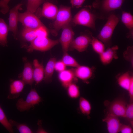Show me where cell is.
I'll return each mask as SVG.
<instances>
[{
	"label": "cell",
	"mask_w": 133,
	"mask_h": 133,
	"mask_svg": "<svg viewBox=\"0 0 133 133\" xmlns=\"http://www.w3.org/2000/svg\"><path fill=\"white\" fill-rule=\"evenodd\" d=\"M121 21L129 30L127 35L128 38H132L133 34V16L130 13L123 11L121 17Z\"/></svg>",
	"instance_id": "20"
},
{
	"label": "cell",
	"mask_w": 133,
	"mask_h": 133,
	"mask_svg": "<svg viewBox=\"0 0 133 133\" xmlns=\"http://www.w3.org/2000/svg\"><path fill=\"white\" fill-rule=\"evenodd\" d=\"M119 132L122 133H133V130L132 127L130 126L121 124Z\"/></svg>",
	"instance_id": "37"
},
{
	"label": "cell",
	"mask_w": 133,
	"mask_h": 133,
	"mask_svg": "<svg viewBox=\"0 0 133 133\" xmlns=\"http://www.w3.org/2000/svg\"><path fill=\"white\" fill-rule=\"evenodd\" d=\"M118 47L115 45L109 47L99 55L101 62L104 65L109 64L114 59L118 58L117 53Z\"/></svg>",
	"instance_id": "15"
},
{
	"label": "cell",
	"mask_w": 133,
	"mask_h": 133,
	"mask_svg": "<svg viewBox=\"0 0 133 133\" xmlns=\"http://www.w3.org/2000/svg\"><path fill=\"white\" fill-rule=\"evenodd\" d=\"M107 21L97 36V38L104 44L110 43L114 30L120 20L119 16L114 12L111 14L106 19Z\"/></svg>",
	"instance_id": "3"
},
{
	"label": "cell",
	"mask_w": 133,
	"mask_h": 133,
	"mask_svg": "<svg viewBox=\"0 0 133 133\" xmlns=\"http://www.w3.org/2000/svg\"><path fill=\"white\" fill-rule=\"evenodd\" d=\"M74 70L76 77L84 82L90 79L94 74L93 68L86 66L80 65L74 69Z\"/></svg>",
	"instance_id": "16"
},
{
	"label": "cell",
	"mask_w": 133,
	"mask_h": 133,
	"mask_svg": "<svg viewBox=\"0 0 133 133\" xmlns=\"http://www.w3.org/2000/svg\"><path fill=\"white\" fill-rule=\"evenodd\" d=\"M61 60L66 66L76 68L80 65L77 61L67 52L64 53Z\"/></svg>",
	"instance_id": "29"
},
{
	"label": "cell",
	"mask_w": 133,
	"mask_h": 133,
	"mask_svg": "<svg viewBox=\"0 0 133 133\" xmlns=\"http://www.w3.org/2000/svg\"><path fill=\"white\" fill-rule=\"evenodd\" d=\"M42 100V98L36 89L32 88L25 100L22 98L18 100L16 106L17 110L20 112L28 111L32 108L38 104Z\"/></svg>",
	"instance_id": "4"
},
{
	"label": "cell",
	"mask_w": 133,
	"mask_h": 133,
	"mask_svg": "<svg viewBox=\"0 0 133 133\" xmlns=\"http://www.w3.org/2000/svg\"><path fill=\"white\" fill-rule=\"evenodd\" d=\"M44 0H28L27 11L33 13L44 1Z\"/></svg>",
	"instance_id": "31"
},
{
	"label": "cell",
	"mask_w": 133,
	"mask_h": 133,
	"mask_svg": "<svg viewBox=\"0 0 133 133\" xmlns=\"http://www.w3.org/2000/svg\"><path fill=\"white\" fill-rule=\"evenodd\" d=\"M97 19H99L98 13L92 6L89 5L80 10L72 20L75 25L84 26L96 30L95 22Z\"/></svg>",
	"instance_id": "1"
},
{
	"label": "cell",
	"mask_w": 133,
	"mask_h": 133,
	"mask_svg": "<svg viewBox=\"0 0 133 133\" xmlns=\"http://www.w3.org/2000/svg\"><path fill=\"white\" fill-rule=\"evenodd\" d=\"M90 44L94 50L99 55L105 50L104 44L98 38L93 36Z\"/></svg>",
	"instance_id": "27"
},
{
	"label": "cell",
	"mask_w": 133,
	"mask_h": 133,
	"mask_svg": "<svg viewBox=\"0 0 133 133\" xmlns=\"http://www.w3.org/2000/svg\"><path fill=\"white\" fill-rule=\"evenodd\" d=\"M128 91L130 97V101L133 102V80L132 81L129 86Z\"/></svg>",
	"instance_id": "39"
},
{
	"label": "cell",
	"mask_w": 133,
	"mask_h": 133,
	"mask_svg": "<svg viewBox=\"0 0 133 133\" xmlns=\"http://www.w3.org/2000/svg\"><path fill=\"white\" fill-rule=\"evenodd\" d=\"M24 67L21 75V80L25 84L32 86L34 81L33 76V68L31 63L27 58H23Z\"/></svg>",
	"instance_id": "14"
},
{
	"label": "cell",
	"mask_w": 133,
	"mask_h": 133,
	"mask_svg": "<svg viewBox=\"0 0 133 133\" xmlns=\"http://www.w3.org/2000/svg\"><path fill=\"white\" fill-rule=\"evenodd\" d=\"M35 30L25 27L21 34L23 39L26 41L31 42L37 37Z\"/></svg>",
	"instance_id": "26"
},
{
	"label": "cell",
	"mask_w": 133,
	"mask_h": 133,
	"mask_svg": "<svg viewBox=\"0 0 133 133\" xmlns=\"http://www.w3.org/2000/svg\"><path fill=\"white\" fill-rule=\"evenodd\" d=\"M56 61V58H51L48 62L44 68L43 80L47 83H50L52 81V76L55 70V64Z\"/></svg>",
	"instance_id": "21"
},
{
	"label": "cell",
	"mask_w": 133,
	"mask_h": 133,
	"mask_svg": "<svg viewBox=\"0 0 133 133\" xmlns=\"http://www.w3.org/2000/svg\"><path fill=\"white\" fill-rule=\"evenodd\" d=\"M37 37H47L48 35L47 29L44 25L41 26L35 29Z\"/></svg>",
	"instance_id": "34"
},
{
	"label": "cell",
	"mask_w": 133,
	"mask_h": 133,
	"mask_svg": "<svg viewBox=\"0 0 133 133\" xmlns=\"http://www.w3.org/2000/svg\"><path fill=\"white\" fill-rule=\"evenodd\" d=\"M9 121L12 126H15L16 127L20 133H33L30 128L25 124L18 123L12 119L9 120Z\"/></svg>",
	"instance_id": "30"
},
{
	"label": "cell",
	"mask_w": 133,
	"mask_h": 133,
	"mask_svg": "<svg viewBox=\"0 0 133 133\" xmlns=\"http://www.w3.org/2000/svg\"><path fill=\"white\" fill-rule=\"evenodd\" d=\"M55 5L48 2L43 4L41 11L42 16L50 19H55L58 11Z\"/></svg>",
	"instance_id": "19"
},
{
	"label": "cell",
	"mask_w": 133,
	"mask_h": 133,
	"mask_svg": "<svg viewBox=\"0 0 133 133\" xmlns=\"http://www.w3.org/2000/svg\"><path fill=\"white\" fill-rule=\"evenodd\" d=\"M55 19L53 26L56 32L70 24L72 19L71 7L61 6Z\"/></svg>",
	"instance_id": "6"
},
{
	"label": "cell",
	"mask_w": 133,
	"mask_h": 133,
	"mask_svg": "<svg viewBox=\"0 0 133 133\" xmlns=\"http://www.w3.org/2000/svg\"><path fill=\"white\" fill-rule=\"evenodd\" d=\"M0 123L10 133H14L13 126L10 123L9 120L0 105Z\"/></svg>",
	"instance_id": "28"
},
{
	"label": "cell",
	"mask_w": 133,
	"mask_h": 133,
	"mask_svg": "<svg viewBox=\"0 0 133 133\" xmlns=\"http://www.w3.org/2000/svg\"><path fill=\"white\" fill-rule=\"evenodd\" d=\"M79 109L83 114L88 116L90 115L92 109V106L90 101L83 97H80L79 99Z\"/></svg>",
	"instance_id": "24"
},
{
	"label": "cell",
	"mask_w": 133,
	"mask_h": 133,
	"mask_svg": "<svg viewBox=\"0 0 133 133\" xmlns=\"http://www.w3.org/2000/svg\"><path fill=\"white\" fill-rule=\"evenodd\" d=\"M93 37L90 32L82 34L73 40L69 48L79 52L85 51L90 44Z\"/></svg>",
	"instance_id": "7"
},
{
	"label": "cell",
	"mask_w": 133,
	"mask_h": 133,
	"mask_svg": "<svg viewBox=\"0 0 133 133\" xmlns=\"http://www.w3.org/2000/svg\"><path fill=\"white\" fill-rule=\"evenodd\" d=\"M33 76L34 81L38 84L43 80L44 68L42 63H40L36 59L33 61Z\"/></svg>",
	"instance_id": "18"
},
{
	"label": "cell",
	"mask_w": 133,
	"mask_h": 133,
	"mask_svg": "<svg viewBox=\"0 0 133 133\" xmlns=\"http://www.w3.org/2000/svg\"><path fill=\"white\" fill-rule=\"evenodd\" d=\"M58 77L62 86L66 89L71 83H76L78 81V79L75 75L73 68L66 69L59 72Z\"/></svg>",
	"instance_id": "11"
},
{
	"label": "cell",
	"mask_w": 133,
	"mask_h": 133,
	"mask_svg": "<svg viewBox=\"0 0 133 133\" xmlns=\"http://www.w3.org/2000/svg\"><path fill=\"white\" fill-rule=\"evenodd\" d=\"M109 102L107 105L108 113L118 117H125L127 104L124 99L118 98Z\"/></svg>",
	"instance_id": "9"
},
{
	"label": "cell",
	"mask_w": 133,
	"mask_h": 133,
	"mask_svg": "<svg viewBox=\"0 0 133 133\" xmlns=\"http://www.w3.org/2000/svg\"><path fill=\"white\" fill-rule=\"evenodd\" d=\"M106 123L108 132L109 133H117L119 132L121 124L118 117L107 113L106 116L102 119Z\"/></svg>",
	"instance_id": "13"
},
{
	"label": "cell",
	"mask_w": 133,
	"mask_h": 133,
	"mask_svg": "<svg viewBox=\"0 0 133 133\" xmlns=\"http://www.w3.org/2000/svg\"><path fill=\"white\" fill-rule=\"evenodd\" d=\"M66 66L61 60L56 61L54 66L55 70L60 72L66 69Z\"/></svg>",
	"instance_id": "36"
},
{
	"label": "cell",
	"mask_w": 133,
	"mask_h": 133,
	"mask_svg": "<svg viewBox=\"0 0 133 133\" xmlns=\"http://www.w3.org/2000/svg\"><path fill=\"white\" fill-rule=\"evenodd\" d=\"M85 0H70V3L73 7L79 8L81 7Z\"/></svg>",
	"instance_id": "38"
},
{
	"label": "cell",
	"mask_w": 133,
	"mask_h": 133,
	"mask_svg": "<svg viewBox=\"0 0 133 133\" xmlns=\"http://www.w3.org/2000/svg\"><path fill=\"white\" fill-rule=\"evenodd\" d=\"M59 41L61 45L64 53L67 52L70 44L74 39V33L70 24L62 28Z\"/></svg>",
	"instance_id": "10"
},
{
	"label": "cell",
	"mask_w": 133,
	"mask_h": 133,
	"mask_svg": "<svg viewBox=\"0 0 133 133\" xmlns=\"http://www.w3.org/2000/svg\"><path fill=\"white\" fill-rule=\"evenodd\" d=\"M133 77L130 73L126 72L120 75L118 78L117 82L118 85L122 88L128 91Z\"/></svg>",
	"instance_id": "22"
},
{
	"label": "cell",
	"mask_w": 133,
	"mask_h": 133,
	"mask_svg": "<svg viewBox=\"0 0 133 133\" xmlns=\"http://www.w3.org/2000/svg\"><path fill=\"white\" fill-rule=\"evenodd\" d=\"M18 21L25 27L34 29L44 25L36 16L27 11L24 13H19Z\"/></svg>",
	"instance_id": "8"
},
{
	"label": "cell",
	"mask_w": 133,
	"mask_h": 133,
	"mask_svg": "<svg viewBox=\"0 0 133 133\" xmlns=\"http://www.w3.org/2000/svg\"><path fill=\"white\" fill-rule=\"evenodd\" d=\"M58 40H53L47 37H36L31 42L27 47V51L29 52L34 50L41 51L48 50L59 43Z\"/></svg>",
	"instance_id": "5"
},
{
	"label": "cell",
	"mask_w": 133,
	"mask_h": 133,
	"mask_svg": "<svg viewBox=\"0 0 133 133\" xmlns=\"http://www.w3.org/2000/svg\"><path fill=\"white\" fill-rule=\"evenodd\" d=\"M133 46H129L124 51L123 55L125 59L130 62L133 65Z\"/></svg>",
	"instance_id": "33"
},
{
	"label": "cell",
	"mask_w": 133,
	"mask_h": 133,
	"mask_svg": "<svg viewBox=\"0 0 133 133\" xmlns=\"http://www.w3.org/2000/svg\"><path fill=\"white\" fill-rule=\"evenodd\" d=\"M9 28L4 20L0 18V45L6 46Z\"/></svg>",
	"instance_id": "23"
},
{
	"label": "cell",
	"mask_w": 133,
	"mask_h": 133,
	"mask_svg": "<svg viewBox=\"0 0 133 133\" xmlns=\"http://www.w3.org/2000/svg\"><path fill=\"white\" fill-rule=\"evenodd\" d=\"M25 84L21 80L12 81L10 86L9 94L7 98L14 99L19 97L20 93L22 91Z\"/></svg>",
	"instance_id": "17"
},
{
	"label": "cell",
	"mask_w": 133,
	"mask_h": 133,
	"mask_svg": "<svg viewBox=\"0 0 133 133\" xmlns=\"http://www.w3.org/2000/svg\"><path fill=\"white\" fill-rule=\"evenodd\" d=\"M130 122L131 126L133 125V102L127 104L125 114V117Z\"/></svg>",
	"instance_id": "32"
},
{
	"label": "cell",
	"mask_w": 133,
	"mask_h": 133,
	"mask_svg": "<svg viewBox=\"0 0 133 133\" xmlns=\"http://www.w3.org/2000/svg\"><path fill=\"white\" fill-rule=\"evenodd\" d=\"M125 0H95L92 6L98 13L99 19H106L114 11L120 8Z\"/></svg>",
	"instance_id": "2"
},
{
	"label": "cell",
	"mask_w": 133,
	"mask_h": 133,
	"mask_svg": "<svg viewBox=\"0 0 133 133\" xmlns=\"http://www.w3.org/2000/svg\"><path fill=\"white\" fill-rule=\"evenodd\" d=\"M10 0H0V8L1 12L3 14H5L9 11L8 4Z\"/></svg>",
	"instance_id": "35"
},
{
	"label": "cell",
	"mask_w": 133,
	"mask_h": 133,
	"mask_svg": "<svg viewBox=\"0 0 133 133\" xmlns=\"http://www.w3.org/2000/svg\"><path fill=\"white\" fill-rule=\"evenodd\" d=\"M42 121L39 120H38L37 124L38 125V128L36 133H47L48 132L43 128L42 126Z\"/></svg>",
	"instance_id": "40"
},
{
	"label": "cell",
	"mask_w": 133,
	"mask_h": 133,
	"mask_svg": "<svg viewBox=\"0 0 133 133\" xmlns=\"http://www.w3.org/2000/svg\"><path fill=\"white\" fill-rule=\"evenodd\" d=\"M22 5L20 3L17 4L10 10L9 13V29L13 33L15 39H17L18 11L21 9Z\"/></svg>",
	"instance_id": "12"
},
{
	"label": "cell",
	"mask_w": 133,
	"mask_h": 133,
	"mask_svg": "<svg viewBox=\"0 0 133 133\" xmlns=\"http://www.w3.org/2000/svg\"><path fill=\"white\" fill-rule=\"evenodd\" d=\"M68 97L72 99H76L80 96V93L79 86L75 83L70 84L66 88Z\"/></svg>",
	"instance_id": "25"
}]
</instances>
